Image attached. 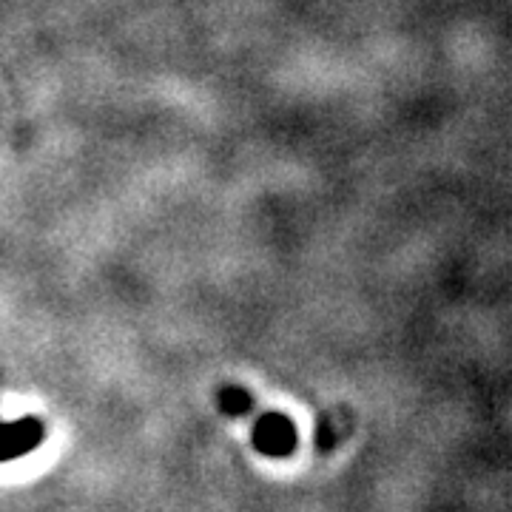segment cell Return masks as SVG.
Instances as JSON below:
<instances>
[{
  "label": "cell",
  "instance_id": "obj_1",
  "mask_svg": "<svg viewBox=\"0 0 512 512\" xmlns=\"http://www.w3.org/2000/svg\"><path fill=\"white\" fill-rule=\"evenodd\" d=\"M293 427L291 421L282 416H268L256 424L254 444L265 456H288L293 450Z\"/></svg>",
  "mask_w": 512,
  "mask_h": 512
}]
</instances>
